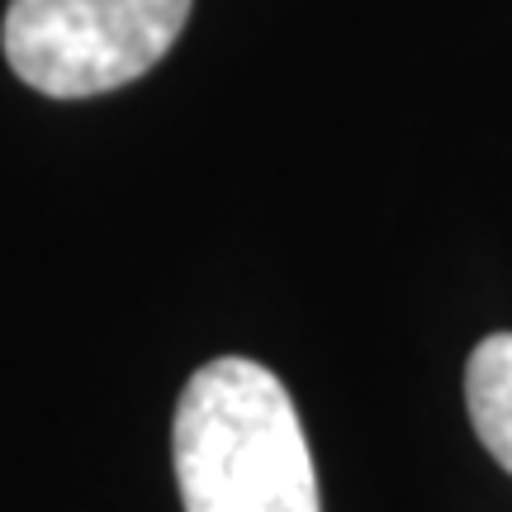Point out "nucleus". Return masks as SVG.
I'll use <instances>...</instances> for the list:
<instances>
[{"instance_id":"nucleus-1","label":"nucleus","mask_w":512,"mask_h":512,"mask_svg":"<svg viewBox=\"0 0 512 512\" xmlns=\"http://www.w3.org/2000/svg\"><path fill=\"white\" fill-rule=\"evenodd\" d=\"M171 460L185 512H323L290 389L247 356H219L190 375Z\"/></svg>"},{"instance_id":"nucleus-2","label":"nucleus","mask_w":512,"mask_h":512,"mask_svg":"<svg viewBox=\"0 0 512 512\" xmlns=\"http://www.w3.org/2000/svg\"><path fill=\"white\" fill-rule=\"evenodd\" d=\"M195 0H10L5 62L53 100L119 91L152 72L181 38Z\"/></svg>"},{"instance_id":"nucleus-3","label":"nucleus","mask_w":512,"mask_h":512,"mask_svg":"<svg viewBox=\"0 0 512 512\" xmlns=\"http://www.w3.org/2000/svg\"><path fill=\"white\" fill-rule=\"evenodd\" d=\"M465 403L484 451L512 475V332L484 337L465 366Z\"/></svg>"}]
</instances>
